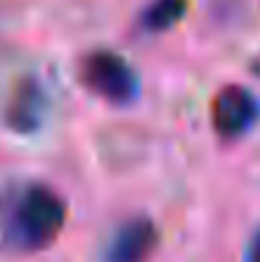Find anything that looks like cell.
I'll return each instance as SVG.
<instances>
[{
    "label": "cell",
    "instance_id": "cell-1",
    "mask_svg": "<svg viewBox=\"0 0 260 262\" xmlns=\"http://www.w3.org/2000/svg\"><path fill=\"white\" fill-rule=\"evenodd\" d=\"M67 223L65 201L45 184H31L17 198L6 229V243L17 251H42Z\"/></svg>",
    "mask_w": 260,
    "mask_h": 262
},
{
    "label": "cell",
    "instance_id": "cell-2",
    "mask_svg": "<svg viewBox=\"0 0 260 262\" xmlns=\"http://www.w3.org/2000/svg\"><path fill=\"white\" fill-rule=\"evenodd\" d=\"M78 78L107 103L126 106L137 98V76L126 64V59L112 51H92L84 56L78 64Z\"/></svg>",
    "mask_w": 260,
    "mask_h": 262
},
{
    "label": "cell",
    "instance_id": "cell-3",
    "mask_svg": "<svg viewBox=\"0 0 260 262\" xmlns=\"http://www.w3.org/2000/svg\"><path fill=\"white\" fill-rule=\"evenodd\" d=\"M210 115H213V128L224 140H235L260 120V101L246 86L230 84L224 90H218V95L213 98Z\"/></svg>",
    "mask_w": 260,
    "mask_h": 262
},
{
    "label": "cell",
    "instance_id": "cell-4",
    "mask_svg": "<svg viewBox=\"0 0 260 262\" xmlns=\"http://www.w3.org/2000/svg\"><path fill=\"white\" fill-rule=\"evenodd\" d=\"M45 112H48L45 90H42V84L36 78L26 76L11 90L9 103H6V112H3V123L14 134H34L42 126V120H45Z\"/></svg>",
    "mask_w": 260,
    "mask_h": 262
},
{
    "label": "cell",
    "instance_id": "cell-5",
    "mask_svg": "<svg viewBox=\"0 0 260 262\" xmlns=\"http://www.w3.org/2000/svg\"><path fill=\"white\" fill-rule=\"evenodd\" d=\"M157 226L148 217H132L112 234L104 262H146L157 248Z\"/></svg>",
    "mask_w": 260,
    "mask_h": 262
},
{
    "label": "cell",
    "instance_id": "cell-6",
    "mask_svg": "<svg viewBox=\"0 0 260 262\" xmlns=\"http://www.w3.org/2000/svg\"><path fill=\"white\" fill-rule=\"evenodd\" d=\"M188 11V0H151L140 14V28L148 34L173 28Z\"/></svg>",
    "mask_w": 260,
    "mask_h": 262
},
{
    "label": "cell",
    "instance_id": "cell-7",
    "mask_svg": "<svg viewBox=\"0 0 260 262\" xmlns=\"http://www.w3.org/2000/svg\"><path fill=\"white\" fill-rule=\"evenodd\" d=\"M246 262H260V232L255 234V240H252L249 254H246Z\"/></svg>",
    "mask_w": 260,
    "mask_h": 262
}]
</instances>
